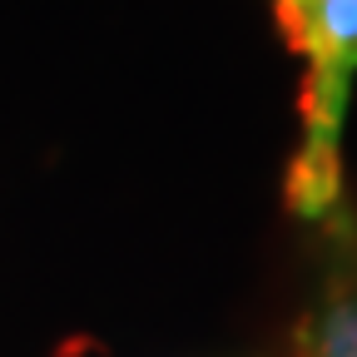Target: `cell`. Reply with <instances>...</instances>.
<instances>
[{"instance_id":"6da1fadb","label":"cell","mask_w":357,"mask_h":357,"mask_svg":"<svg viewBox=\"0 0 357 357\" xmlns=\"http://www.w3.org/2000/svg\"><path fill=\"white\" fill-rule=\"evenodd\" d=\"M278 35L303 60V144L288 164V208L323 223L342 199V119L357 79V0H273Z\"/></svg>"},{"instance_id":"7a4b0ae2","label":"cell","mask_w":357,"mask_h":357,"mask_svg":"<svg viewBox=\"0 0 357 357\" xmlns=\"http://www.w3.org/2000/svg\"><path fill=\"white\" fill-rule=\"evenodd\" d=\"M293 357H357V213L323 218V263L293 333Z\"/></svg>"}]
</instances>
